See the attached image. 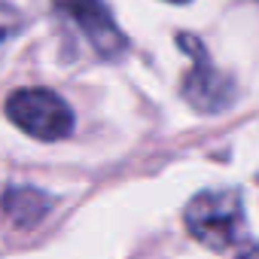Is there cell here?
<instances>
[{"label": "cell", "instance_id": "1", "mask_svg": "<svg viewBox=\"0 0 259 259\" xmlns=\"http://www.w3.org/2000/svg\"><path fill=\"white\" fill-rule=\"evenodd\" d=\"M186 232L207 250H226L244 235L241 195L235 189H207L198 192L183 210Z\"/></svg>", "mask_w": 259, "mask_h": 259}, {"label": "cell", "instance_id": "2", "mask_svg": "<svg viewBox=\"0 0 259 259\" xmlns=\"http://www.w3.org/2000/svg\"><path fill=\"white\" fill-rule=\"evenodd\" d=\"M7 119L37 141H61L73 132L67 101L49 89H19L7 98Z\"/></svg>", "mask_w": 259, "mask_h": 259}, {"label": "cell", "instance_id": "3", "mask_svg": "<svg viewBox=\"0 0 259 259\" xmlns=\"http://www.w3.org/2000/svg\"><path fill=\"white\" fill-rule=\"evenodd\" d=\"M180 49L192 58V67L189 73L183 76V98L192 110L198 113H220L226 110L232 101H235V82L229 73L217 70L204 43L189 37V34H180Z\"/></svg>", "mask_w": 259, "mask_h": 259}, {"label": "cell", "instance_id": "4", "mask_svg": "<svg viewBox=\"0 0 259 259\" xmlns=\"http://www.w3.org/2000/svg\"><path fill=\"white\" fill-rule=\"evenodd\" d=\"M52 4L64 19H70L79 28V34L92 43V49L101 58H119L125 52L128 40L113 22L104 0H52Z\"/></svg>", "mask_w": 259, "mask_h": 259}, {"label": "cell", "instance_id": "5", "mask_svg": "<svg viewBox=\"0 0 259 259\" xmlns=\"http://www.w3.org/2000/svg\"><path fill=\"white\" fill-rule=\"evenodd\" d=\"M52 210V195L34 189V186H10L0 198V213H4L7 226L16 232H31L37 229Z\"/></svg>", "mask_w": 259, "mask_h": 259}, {"label": "cell", "instance_id": "6", "mask_svg": "<svg viewBox=\"0 0 259 259\" xmlns=\"http://www.w3.org/2000/svg\"><path fill=\"white\" fill-rule=\"evenodd\" d=\"M19 31H22V13L16 7H10V4L0 0V43L10 40V37H16Z\"/></svg>", "mask_w": 259, "mask_h": 259}, {"label": "cell", "instance_id": "7", "mask_svg": "<svg viewBox=\"0 0 259 259\" xmlns=\"http://www.w3.org/2000/svg\"><path fill=\"white\" fill-rule=\"evenodd\" d=\"M235 259H259V247H256V244H250V247H244Z\"/></svg>", "mask_w": 259, "mask_h": 259}, {"label": "cell", "instance_id": "8", "mask_svg": "<svg viewBox=\"0 0 259 259\" xmlns=\"http://www.w3.org/2000/svg\"><path fill=\"white\" fill-rule=\"evenodd\" d=\"M168 4H186V0H168Z\"/></svg>", "mask_w": 259, "mask_h": 259}]
</instances>
